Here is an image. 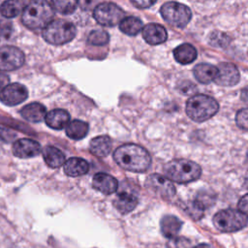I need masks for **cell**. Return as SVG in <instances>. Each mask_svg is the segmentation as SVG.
I'll return each mask as SVG.
<instances>
[{
	"mask_svg": "<svg viewBox=\"0 0 248 248\" xmlns=\"http://www.w3.org/2000/svg\"><path fill=\"white\" fill-rule=\"evenodd\" d=\"M113 160L122 169L143 172L151 165V157L146 149L136 143H126L117 147L113 152Z\"/></svg>",
	"mask_w": 248,
	"mask_h": 248,
	"instance_id": "1",
	"label": "cell"
},
{
	"mask_svg": "<svg viewBox=\"0 0 248 248\" xmlns=\"http://www.w3.org/2000/svg\"><path fill=\"white\" fill-rule=\"evenodd\" d=\"M53 15L54 10L49 2L42 0L32 1L23 8L21 21L27 28L37 30L48 24Z\"/></svg>",
	"mask_w": 248,
	"mask_h": 248,
	"instance_id": "2",
	"label": "cell"
},
{
	"mask_svg": "<svg viewBox=\"0 0 248 248\" xmlns=\"http://www.w3.org/2000/svg\"><path fill=\"white\" fill-rule=\"evenodd\" d=\"M167 178L176 183H189L200 178L202 168L195 162L187 159H175L164 167Z\"/></svg>",
	"mask_w": 248,
	"mask_h": 248,
	"instance_id": "3",
	"label": "cell"
},
{
	"mask_svg": "<svg viewBox=\"0 0 248 248\" xmlns=\"http://www.w3.org/2000/svg\"><path fill=\"white\" fill-rule=\"evenodd\" d=\"M219 109L218 102L204 94L192 96L186 103L187 115L196 122H203L211 118Z\"/></svg>",
	"mask_w": 248,
	"mask_h": 248,
	"instance_id": "4",
	"label": "cell"
},
{
	"mask_svg": "<svg viewBox=\"0 0 248 248\" xmlns=\"http://www.w3.org/2000/svg\"><path fill=\"white\" fill-rule=\"evenodd\" d=\"M77 34L76 26L64 19H55L50 21L43 28V38L48 44L54 46L64 45L72 41Z\"/></svg>",
	"mask_w": 248,
	"mask_h": 248,
	"instance_id": "5",
	"label": "cell"
},
{
	"mask_svg": "<svg viewBox=\"0 0 248 248\" xmlns=\"http://www.w3.org/2000/svg\"><path fill=\"white\" fill-rule=\"evenodd\" d=\"M213 224L220 232H232L244 228L247 224V217L238 210L224 209L214 215Z\"/></svg>",
	"mask_w": 248,
	"mask_h": 248,
	"instance_id": "6",
	"label": "cell"
},
{
	"mask_svg": "<svg viewBox=\"0 0 248 248\" xmlns=\"http://www.w3.org/2000/svg\"><path fill=\"white\" fill-rule=\"evenodd\" d=\"M160 13L168 23L178 28L185 27L192 17V12L189 7L173 1L163 4Z\"/></svg>",
	"mask_w": 248,
	"mask_h": 248,
	"instance_id": "7",
	"label": "cell"
},
{
	"mask_svg": "<svg viewBox=\"0 0 248 248\" xmlns=\"http://www.w3.org/2000/svg\"><path fill=\"white\" fill-rule=\"evenodd\" d=\"M95 20L104 26H114L124 18V11L116 4L103 2L98 4L93 12Z\"/></svg>",
	"mask_w": 248,
	"mask_h": 248,
	"instance_id": "8",
	"label": "cell"
},
{
	"mask_svg": "<svg viewBox=\"0 0 248 248\" xmlns=\"http://www.w3.org/2000/svg\"><path fill=\"white\" fill-rule=\"evenodd\" d=\"M23 63L24 54L19 48L12 46L0 47V73L16 70Z\"/></svg>",
	"mask_w": 248,
	"mask_h": 248,
	"instance_id": "9",
	"label": "cell"
},
{
	"mask_svg": "<svg viewBox=\"0 0 248 248\" xmlns=\"http://www.w3.org/2000/svg\"><path fill=\"white\" fill-rule=\"evenodd\" d=\"M145 185L162 198H171L175 194V187L173 183L167 177L158 173L150 174L145 180Z\"/></svg>",
	"mask_w": 248,
	"mask_h": 248,
	"instance_id": "10",
	"label": "cell"
},
{
	"mask_svg": "<svg viewBox=\"0 0 248 248\" xmlns=\"http://www.w3.org/2000/svg\"><path fill=\"white\" fill-rule=\"evenodd\" d=\"M28 97V91L26 87L20 83L7 84L0 91V101L7 106H16Z\"/></svg>",
	"mask_w": 248,
	"mask_h": 248,
	"instance_id": "11",
	"label": "cell"
},
{
	"mask_svg": "<svg viewBox=\"0 0 248 248\" xmlns=\"http://www.w3.org/2000/svg\"><path fill=\"white\" fill-rule=\"evenodd\" d=\"M240 75L234 64L222 62L217 67V76L214 82L221 86H233L238 83Z\"/></svg>",
	"mask_w": 248,
	"mask_h": 248,
	"instance_id": "12",
	"label": "cell"
},
{
	"mask_svg": "<svg viewBox=\"0 0 248 248\" xmlns=\"http://www.w3.org/2000/svg\"><path fill=\"white\" fill-rule=\"evenodd\" d=\"M41 152V145L38 141L30 139H20L14 142L13 153L22 159L32 158Z\"/></svg>",
	"mask_w": 248,
	"mask_h": 248,
	"instance_id": "13",
	"label": "cell"
},
{
	"mask_svg": "<svg viewBox=\"0 0 248 248\" xmlns=\"http://www.w3.org/2000/svg\"><path fill=\"white\" fill-rule=\"evenodd\" d=\"M141 34L144 41L149 45H159L164 43L168 38L166 28L158 23H149L142 27Z\"/></svg>",
	"mask_w": 248,
	"mask_h": 248,
	"instance_id": "14",
	"label": "cell"
},
{
	"mask_svg": "<svg viewBox=\"0 0 248 248\" xmlns=\"http://www.w3.org/2000/svg\"><path fill=\"white\" fill-rule=\"evenodd\" d=\"M92 185L97 191L105 195L113 194L118 188L117 180L105 172L96 173L92 179Z\"/></svg>",
	"mask_w": 248,
	"mask_h": 248,
	"instance_id": "15",
	"label": "cell"
},
{
	"mask_svg": "<svg viewBox=\"0 0 248 248\" xmlns=\"http://www.w3.org/2000/svg\"><path fill=\"white\" fill-rule=\"evenodd\" d=\"M70 120V114L68 111L62 108H55L48 111L45 116L46 125L54 130H61L65 128Z\"/></svg>",
	"mask_w": 248,
	"mask_h": 248,
	"instance_id": "16",
	"label": "cell"
},
{
	"mask_svg": "<svg viewBox=\"0 0 248 248\" xmlns=\"http://www.w3.org/2000/svg\"><path fill=\"white\" fill-rule=\"evenodd\" d=\"M89 170V164L82 158L72 157L64 163V171L72 177L81 176Z\"/></svg>",
	"mask_w": 248,
	"mask_h": 248,
	"instance_id": "17",
	"label": "cell"
},
{
	"mask_svg": "<svg viewBox=\"0 0 248 248\" xmlns=\"http://www.w3.org/2000/svg\"><path fill=\"white\" fill-rule=\"evenodd\" d=\"M138 204V198L132 193L121 192L113 201L114 207L122 214H127L135 209Z\"/></svg>",
	"mask_w": 248,
	"mask_h": 248,
	"instance_id": "18",
	"label": "cell"
},
{
	"mask_svg": "<svg viewBox=\"0 0 248 248\" xmlns=\"http://www.w3.org/2000/svg\"><path fill=\"white\" fill-rule=\"evenodd\" d=\"M20 114L25 120H27L29 122L37 123V122H41L42 120L45 119L46 112V108L42 104L31 103V104L24 106L21 108Z\"/></svg>",
	"mask_w": 248,
	"mask_h": 248,
	"instance_id": "19",
	"label": "cell"
},
{
	"mask_svg": "<svg viewBox=\"0 0 248 248\" xmlns=\"http://www.w3.org/2000/svg\"><path fill=\"white\" fill-rule=\"evenodd\" d=\"M193 74L198 81L206 84L214 81L217 76V67L207 63H201L195 66Z\"/></svg>",
	"mask_w": 248,
	"mask_h": 248,
	"instance_id": "20",
	"label": "cell"
},
{
	"mask_svg": "<svg viewBox=\"0 0 248 248\" xmlns=\"http://www.w3.org/2000/svg\"><path fill=\"white\" fill-rule=\"evenodd\" d=\"M112 147V141L108 136H99L94 138L89 143L90 152L98 157L107 156Z\"/></svg>",
	"mask_w": 248,
	"mask_h": 248,
	"instance_id": "21",
	"label": "cell"
},
{
	"mask_svg": "<svg viewBox=\"0 0 248 248\" xmlns=\"http://www.w3.org/2000/svg\"><path fill=\"white\" fill-rule=\"evenodd\" d=\"M182 222L173 215H166L161 219V231L162 233L168 238H174L177 236Z\"/></svg>",
	"mask_w": 248,
	"mask_h": 248,
	"instance_id": "22",
	"label": "cell"
},
{
	"mask_svg": "<svg viewBox=\"0 0 248 248\" xmlns=\"http://www.w3.org/2000/svg\"><path fill=\"white\" fill-rule=\"evenodd\" d=\"M173 56L180 64H190L197 58V49L191 44H182L174 48Z\"/></svg>",
	"mask_w": 248,
	"mask_h": 248,
	"instance_id": "23",
	"label": "cell"
},
{
	"mask_svg": "<svg viewBox=\"0 0 248 248\" xmlns=\"http://www.w3.org/2000/svg\"><path fill=\"white\" fill-rule=\"evenodd\" d=\"M43 158L49 168L56 169L65 163L64 153L57 147L48 145L43 149Z\"/></svg>",
	"mask_w": 248,
	"mask_h": 248,
	"instance_id": "24",
	"label": "cell"
},
{
	"mask_svg": "<svg viewBox=\"0 0 248 248\" xmlns=\"http://www.w3.org/2000/svg\"><path fill=\"white\" fill-rule=\"evenodd\" d=\"M89 130V126L82 120H73L66 126V135L72 140L83 139Z\"/></svg>",
	"mask_w": 248,
	"mask_h": 248,
	"instance_id": "25",
	"label": "cell"
},
{
	"mask_svg": "<svg viewBox=\"0 0 248 248\" xmlns=\"http://www.w3.org/2000/svg\"><path fill=\"white\" fill-rule=\"evenodd\" d=\"M119 29L126 35L135 36L142 29V21L137 16H126L119 23Z\"/></svg>",
	"mask_w": 248,
	"mask_h": 248,
	"instance_id": "26",
	"label": "cell"
},
{
	"mask_svg": "<svg viewBox=\"0 0 248 248\" xmlns=\"http://www.w3.org/2000/svg\"><path fill=\"white\" fill-rule=\"evenodd\" d=\"M23 8V2L20 1H5L0 6V14L5 18H12L17 16L21 9Z\"/></svg>",
	"mask_w": 248,
	"mask_h": 248,
	"instance_id": "27",
	"label": "cell"
},
{
	"mask_svg": "<svg viewBox=\"0 0 248 248\" xmlns=\"http://www.w3.org/2000/svg\"><path fill=\"white\" fill-rule=\"evenodd\" d=\"M52 9L63 15H70L75 12L78 2L72 0H54L49 2Z\"/></svg>",
	"mask_w": 248,
	"mask_h": 248,
	"instance_id": "28",
	"label": "cell"
},
{
	"mask_svg": "<svg viewBox=\"0 0 248 248\" xmlns=\"http://www.w3.org/2000/svg\"><path fill=\"white\" fill-rule=\"evenodd\" d=\"M87 40L93 46H104L108 44L109 36L105 30H93L89 33Z\"/></svg>",
	"mask_w": 248,
	"mask_h": 248,
	"instance_id": "29",
	"label": "cell"
},
{
	"mask_svg": "<svg viewBox=\"0 0 248 248\" xmlns=\"http://www.w3.org/2000/svg\"><path fill=\"white\" fill-rule=\"evenodd\" d=\"M203 210L204 205L199 200H195L188 204V212L194 219L201 218L202 216Z\"/></svg>",
	"mask_w": 248,
	"mask_h": 248,
	"instance_id": "30",
	"label": "cell"
},
{
	"mask_svg": "<svg viewBox=\"0 0 248 248\" xmlns=\"http://www.w3.org/2000/svg\"><path fill=\"white\" fill-rule=\"evenodd\" d=\"M230 42V38L223 33L214 32L210 36V43L214 46H227Z\"/></svg>",
	"mask_w": 248,
	"mask_h": 248,
	"instance_id": "31",
	"label": "cell"
},
{
	"mask_svg": "<svg viewBox=\"0 0 248 248\" xmlns=\"http://www.w3.org/2000/svg\"><path fill=\"white\" fill-rule=\"evenodd\" d=\"M247 117H248V112L247 108H242L237 111L235 121L237 126L242 129L243 131H247Z\"/></svg>",
	"mask_w": 248,
	"mask_h": 248,
	"instance_id": "32",
	"label": "cell"
},
{
	"mask_svg": "<svg viewBox=\"0 0 248 248\" xmlns=\"http://www.w3.org/2000/svg\"><path fill=\"white\" fill-rule=\"evenodd\" d=\"M13 25L5 17L0 16V37H9L12 34Z\"/></svg>",
	"mask_w": 248,
	"mask_h": 248,
	"instance_id": "33",
	"label": "cell"
},
{
	"mask_svg": "<svg viewBox=\"0 0 248 248\" xmlns=\"http://www.w3.org/2000/svg\"><path fill=\"white\" fill-rule=\"evenodd\" d=\"M16 137V134L13 133V131L5 128V127H0V139L5 141H10Z\"/></svg>",
	"mask_w": 248,
	"mask_h": 248,
	"instance_id": "34",
	"label": "cell"
},
{
	"mask_svg": "<svg viewBox=\"0 0 248 248\" xmlns=\"http://www.w3.org/2000/svg\"><path fill=\"white\" fill-rule=\"evenodd\" d=\"M131 3H132V5H134L135 7L139 8V9H145V8H149L150 6L155 4V1H150V0H133V1H131Z\"/></svg>",
	"mask_w": 248,
	"mask_h": 248,
	"instance_id": "35",
	"label": "cell"
},
{
	"mask_svg": "<svg viewBox=\"0 0 248 248\" xmlns=\"http://www.w3.org/2000/svg\"><path fill=\"white\" fill-rule=\"evenodd\" d=\"M238 211L246 214L247 212V195H244L238 202Z\"/></svg>",
	"mask_w": 248,
	"mask_h": 248,
	"instance_id": "36",
	"label": "cell"
},
{
	"mask_svg": "<svg viewBox=\"0 0 248 248\" xmlns=\"http://www.w3.org/2000/svg\"><path fill=\"white\" fill-rule=\"evenodd\" d=\"M9 83V77L0 73V91Z\"/></svg>",
	"mask_w": 248,
	"mask_h": 248,
	"instance_id": "37",
	"label": "cell"
},
{
	"mask_svg": "<svg viewBox=\"0 0 248 248\" xmlns=\"http://www.w3.org/2000/svg\"><path fill=\"white\" fill-rule=\"evenodd\" d=\"M193 248H212L209 244H206V243H202V244H199Z\"/></svg>",
	"mask_w": 248,
	"mask_h": 248,
	"instance_id": "38",
	"label": "cell"
}]
</instances>
